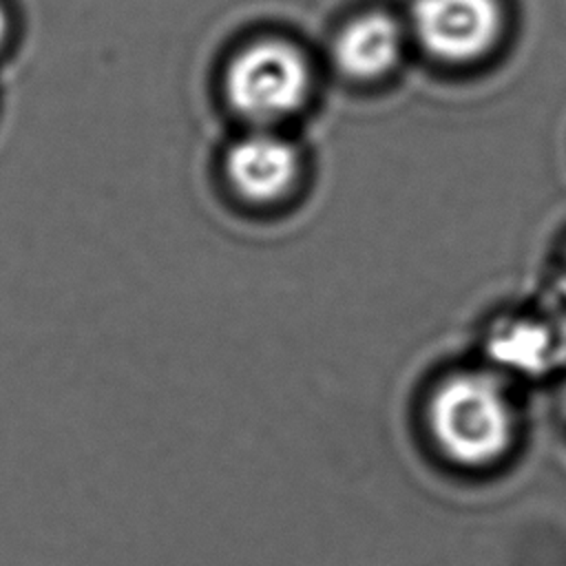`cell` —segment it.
I'll use <instances>...</instances> for the list:
<instances>
[{"label":"cell","mask_w":566,"mask_h":566,"mask_svg":"<svg viewBox=\"0 0 566 566\" xmlns=\"http://www.w3.org/2000/svg\"><path fill=\"white\" fill-rule=\"evenodd\" d=\"M429 427L453 462H495L513 440V407L502 380L489 371L451 374L431 396Z\"/></svg>","instance_id":"obj_1"},{"label":"cell","mask_w":566,"mask_h":566,"mask_svg":"<svg viewBox=\"0 0 566 566\" xmlns=\"http://www.w3.org/2000/svg\"><path fill=\"white\" fill-rule=\"evenodd\" d=\"M562 343L553 323L515 316L493 325L486 336V352L502 369L542 376L562 360Z\"/></svg>","instance_id":"obj_6"},{"label":"cell","mask_w":566,"mask_h":566,"mask_svg":"<svg viewBox=\"0 0 566 566\" xmlns=\"http://www.w3.org/2000/svg\"><path fill=\"white\" fill-rule=\"evenodd\" d=\"M559 290H562V296L566 298V261H564V268H562V274H559Z\"/></svg>","instance_id":"obj_8"},{"label":"cell","mask_w":566,"mask_h":566,"mask_svg":"<svg viewBox=\"0 0 566 566\" xmlns=\"http://www.w3.org/2000/svg\"><path fill=\"white\" fill-rule=\"evenodd\" d=\"M223 91L239 117L268 128L305 106L312 91V71L294 44L256 40L230 60Z\"/></svg>","instance_id":"obj_2"},{"label":"cell","mask_w":566,"mask_h":566,"mask_svg":"<svg viewBox=\"0 0 566 566\" xmlns=\"http://www.w3.org/2000/svg\"><path fill=\"white\" fill-rule=\"evenodd\" d=\"M405 33L385 13H365L347 22L332 44L334 66L349 80L385 77L402 57Z\"/></svg>","instance_id":"obj_5"},{"label":"cell","mask_w":566,"mask_h":566,"mask_svg":"<svg viewBox=\"0 0 566 566\" xmlns=\"http://www.w3.org/2000/svg\"><path fill=\"white\" fill-rule=\"evenodd\" d=\"M223 170L239 197L254 203H272L283 199L296 184L301 157L290 139L268 128H254L228 148Z\"/></svg>","instance_id":"obj_4"},{"label":"cell","mask_w":566,"mask_h":566,"mask_svg":"<svg viewBox=\"0 0 566 566\" xmlns=\"http://www.w3.org/2000/svg\"><path fill=\"white\" fill-rule=\"evenodd\" d=\"M504 31L500 0H416L411 33L420 49L444 64H471L489 55Z\"/></svg>","instance_id":"obj_3"},{"label":"cell","mask_w":566,"mask_h":566,"mask_svg":"<svg viewBox=\"0 0 566 566\" xmlns=\"http://www.w3.org/2000/svg\"><path fill=\"white\" fill-rule=\"evenodd\" d=\"M4 35H7V18H4V11L0 9V44H2Z\"/></svg>","instance_id":"obj_7"}]
</instances>
